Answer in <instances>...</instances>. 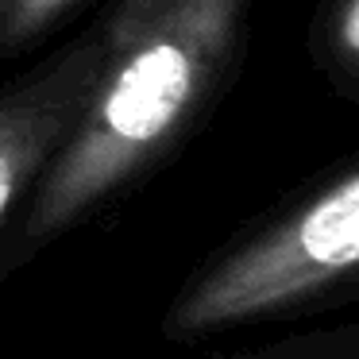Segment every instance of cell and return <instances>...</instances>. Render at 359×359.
<instances>
[{
	"label": "cell",
	"instance_id": "cell-1",
	"mask_svg": "<svg viewBox=\"0 0 359 359\" xmlns=\"http://www.w3.org/2000/svg\"><path fill=\"white\" fill-rule=\"evenodd\" d=\"M251 0H120L97 27L86 109L16 212L4 271L166 163L232 78Z\"/></svg>",
	"mask_w": 359,
	"mask_h": 359
},
{
	"label": "cell",
	"instance_id": "cell-2",
	"mask_svg": "<svg viewBox=\"0 0 359 359\" xmlns=\"http://www.w3.org/2000/svg\"><path fill=\"white\" fill-rule=\"evenodd\" d=\"M359 263V170L344 166L317 194L201 271L166 313L170 340L305 309L351 286Z\"/></svg>",
	"mask_w": 359,
	"mask_h": 359
},
{
	"label": "cell",
	"instance_id": "cell-3",
	"mask_svg": "<svg viewBox=\"0 0 359 359\" xmlns=\"http://www.w3.org/2000/svg\"><path fill=\"white\" fill-rule=\"evenodd\" d=\"M101 62L97 27L0 89V228L24 209L39 174L86 109Z\"/></svg>",
	"mask_w": 359,
	"mask_h": 359
},
{
	"label": "cell",
	"instance_id": "cell-4",
	"mask_svg": "<svg viewBox=\"0 0 359 359\" xmlns=\"http://www.w3.org/2000/svg\"><path fill=\"white\" fill-rule=\"evenodd\" d=\"M313 58L344 97L359 86V0H320L313 20Z\"/></svg>",
	"mask_w": 359,
	"mask_h": 359
},
{
	"label": "cell",
	"instance_id": "cell-5",
	"mask_svg": "<svg viewBox=\"0 0 359 359\" xmlns=\"http://www.w3.org/2000/svg\"><path fill=\"white\" fill-rule=\"evenodd\" d=\"M86 0H0V58L32 50Z\"/></svg>",
	"mask_w": 359,
	"mask_h": 359
},
{
	"label": "cell",
	"instance_id": "cell-6",
	"mask_svg": "<svg viewBox=\"0 0 359 359\" xmlns=\"http://www.w3.org/2000/svg\"><path fill=\"white\" fill-rule=\"evenodd\" d=\"M336 359H359V355H355V348H351V344H344V351Z\"/></svg>",
	"mask_w": 359,
	"mask_h": 359
}]
</instances>
